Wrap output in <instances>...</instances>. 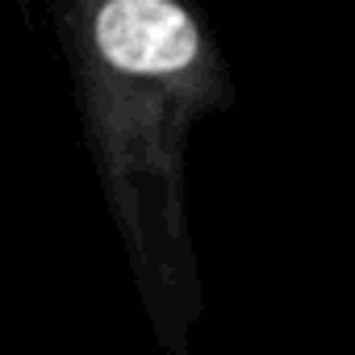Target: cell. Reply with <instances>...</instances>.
I'll use <instances>...</instances> for the list:
<instances>
[{"mask_svg":"<svg viewBox=\"0 0 355 355\" xmlns=\"http://www.w3.org/2000/svg\"><path fill=\"white\" fill-rule=\"evenodd\" d=\"M88 117L138 297L167 355L201 318V276L184 226L180 150L209 105V46L180 0H84Z\"/></svg>","mask_w":355,"mask_h":355,"instance_id":"1","label":"cell"}]
</instances>
